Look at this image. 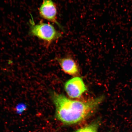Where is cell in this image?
<instances>
[{
  "label": "cell",
  "mask_w": 132,
  "mask_h": 132,
  "mask_svg": "<svg viewBox=\"0 0 132 132\" xmlns=\"http://www.w3.org/2000/svg\"><path fill=\"white\" fill-rule=\"evenodd\" d=\"M57 119L65 124L79 122L93 114L105 100L104 95L86 100H73L54 91L50 92Z\"/></svg>",
  "instance_id": "cell-1"
},
{
  "label": "cell",
  "mask_w": 132,
  "mask_h": 132,
  "mask_svg": "<svg viewBox=\"0 0 132 132\" xmlns=\"http://www.w3.org/2000/svg\"><path fill=\"white\" fill-rule=\"evenodd\" d=\"M31 16V19L29 20V34L44 41L47 44V47H48L53 41L62 37L61 33L57 30L52 25L42 21L36 24Z\"/></svg>",
  "instance_id": "cell-2"
},
{
  "label": "cell",
  "mask_w": 132,
  "mask_h": 132,
  "mask_svg": "<svg viewBox=\"0 0 132 132\" xmlns=\"http://www.w3.org/2000/svg\"><path fill=\"white\" fill-rule=\"evenodd\" d=\"M64 89L68 96L72 98H80L87 90V88L81 77H75L64 84Z\"/></svg>",
  "instance_id": "cell-3"
},
{
  "label": "cell",
  "mask_w": 132,
  "mask_h": 132,
  "mask_svg": "<svg viewBox=\"0 0 132 132\" xmlns=\"http://www.w3.org/2000/svg\"><path fill=\"white\" fill-rule=\"evenodd\" d=\"M39 11L41 17L56 24L62 30H64L63 28L57 20V8L52 0H43Z\"/></svg>",
  "instance_id": "cell-4"
},
{
  "label": "cell",
  "mask_w": 132,
  "mask_h": 132,
  "mask_svg": "<svg viewBox=\"0 0 132 132\" xmlns=\"http://www.w3.org/2000/svg\"><path fill=\"white\" fill-rule=\"evenodd\" d=\"M58 61L61 68L65 73L74 77L78 75L80 71L78 64L71 58H62L58 59Z\"/></svg>",
  "instance_id": "cell-5"
},
{
  "label": "cell",
  "mask_w": 132,
  "mask_h": 132,
  "mask_svg": "<svg viewBox=\"0 0 132 132\" xmlns=\"http://www.w3.org/2000/svg\"><path fill=\"white\" fill-rule=\"evenodd\" d=\"M100 122L98 120L95 121L87 126L77 130L76 132H98Z\"/></svg>",
  "instance_id": "cell-6"
},
{
  "label": "cell",
  "mask_w": 132,
  "mask_h": 132,
  "mask_svg": "<svg viewBox=\"0 0 132 132\" xmlns=\"http://www.w3.org/2000/svg\"><path fill=\"white\" fill-rule=\"evenodd\" d=\"M26 107L25 105H18L16 107V110L18 112H22L25 110Z\"/></svg>",
  "instance_id": "cell-7"
}]
</instances>
